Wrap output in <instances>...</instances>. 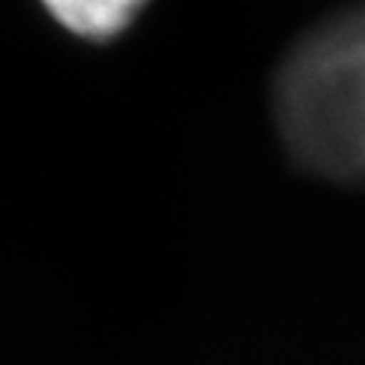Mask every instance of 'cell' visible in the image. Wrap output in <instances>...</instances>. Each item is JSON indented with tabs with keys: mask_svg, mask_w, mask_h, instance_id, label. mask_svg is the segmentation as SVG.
<instances>
[{
	"mask_svg": "<svg viewBox=\"0 0 365 365\" xmlns=\"http://www.w3.org/2000/svg\"><path fill=\"white\" fill-rule=\"evenodd\" d=\"M43 6L71 34L107 41L135 21L145 0H43Z\"/></svg>",
	"mask_w": 365,
	"mask_h": 365,
	"instance_id": "2",
	"label": "cell"
},
{
	"mask_svg": "<svg viewBox=\"0 0 365 365\" xmlns=\"http://www.w3.org/2000/svg\"><path fill=\"white\" fill-rule=\"evenodd\" d=\"M274 120L292 160L337 182H365V6L319 21L274 79Z\"/></svg>",
	"mask_w": 365,
	"mask_h": 365,
	"instance_id": "1",
	"label": "cell"
}]
</instances>
